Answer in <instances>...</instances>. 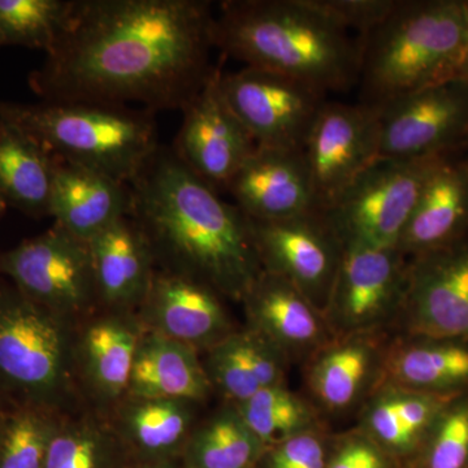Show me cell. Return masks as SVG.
Wrapping results in <instances>:
<instances>
[{
	"instance_id": "1",
	"label": "cell",
	"mask_w": 468,
	"mask_h": 468,
	"mask_svg": "<svg viewBox=\"0 0 468 468\" xmlns=\"http://www.w3.org/2000/svg\"><path fill=\"white\" fill-rule=\"evenodd\" d=\"M212 27L205 0H73L30 88L43 101L183 111L214 70Z\"/></svg>"
},
{
	"instance_id": "2",
	"label": "cell",
	"mask_w": 468,
	"mask_h": 468,
	"mask_svg": "<svg viewBox=\"0 0 468 468\" xmlns=\"http://www.w3.org/2000/svg\"><path fill=\"white\" fill-rule=\"evenodd\" d=\"M131 217L156 268L203 282L242 302L261 273L250 221L178 159L159 147L129 184Z\"/></svg>"
},
{
	"instance_id": "3",
	"label": "cell",
	"mask_w": 468,
	"mask_h": 468,
	"mask_svg": "<svg viewBox=\"0 0 468 468\" xmlns=\"http://www.w3.org/2000/svg\"><path fill=\"white\" fill-rule=\"evenodd\" d=\"M214 45L246 67L280 73L318 90L358 85L360 39L310 0H227L214 15Z\"/></svg>"
},
{
	"instance_id": "4",
	"label": "cell",
	"mask_w": 468,
	"mask_h": 468,
	"mask_svg": "<svg viewBox=\"0 0 468 468\" xmlns=\"http://www.w3.org/2000/svg\"><path fill=\"white\" fill-rule=\"evenodd\" d=\"M468 26L466 2L397 0L380 26L360 39L359 103L397 98L452 81Z\"/></svg>"
},
{
	"instance_id": "5",
	"label": "cell",
	"mask_w": 468,
	"mask_h": 468,
	"mask_svg": "<svg viewBox=\"0 0 468 468\" xmlns=\"http://www.w3.org/2000/svg\"><path fill=\"white\" fill-rule=\"evenodd\" d=\"M0 119L16 125L54 158L131 184L159 149L151 111L94 103L0 101Z\"/></svg>"
},
{
	"instance_id": "6",
	"label": "cell",
	"mask_w": 468,
	"mask_h": 468,
	"mask_svg": "<svg viewBox=\"0 0 468 468\" xmlns=\"http://www.w3.org/2000/svg\"><path fill=\"white\" fill-rule=\"evenodd\" d=\"M77 323L0 282V402L70 414L84 408L75 362Z\"/></svg>"
},
{
	"instance_id": "7",
	"label": "cell",
	"mask_w": 468,
	"mask_h": 468,
	"mask_svg": "<svg viewBox=\"0 0 468 468\" xmlns=\"http://www.w3.org/2000/svg\"><path fill=\"white\" fill-rule=\"evenodd\" d=\"M439 158L378 159L337 199L326 217L344 246L393 249Z\"/></svg>"
},
{
	"instance_id": "8",
	"label": "cell",
	"mask_w": 468,
	"mask_h": 468,
	"mask_svg": "<svg viewBox=\"0 0 468 468\" xmlns=\"http://www.w3.org/2000/svg\"><path fill=\"white\" fill-rule=\"evenodd\" d=\"M0 273L29 300L77 324L100 309L89 242L55 224L0 254Z\"/></svg>"
},
{
	"instance_id": "9",
	"label": "cell",
	"mask_w": 468,
	"mask_h": 468,
	"mask_svg": "<svg viewBox=\"0 0 468 468\" xmlns=\"http://www.w3.org/2000/svg\"><path fill=\"white\" fill-rule=\"evenodd\" d=\"M228 106L257 146L303 150L326 94L291 77L246 67L220 76Z\"/></svg>"
},
{
	"instance_id": "10",
	"label": "cell",
	"mask_w": 468,
	"mask_h": 468,
	"mask_svg": "<svg viewBox=\"0 0 468 468\" xmlns=\"http://www.w3.org/2000/svg\"><path fill=\"white\" fill-rule=\"evenodd\" d=\"M249 221L263 271L291 282L324 313L344 254V243L325 212Z\"/></svg>"
},
{
	"instance_id": "11",
	"label": "cell",
	"mask_w": 468,
	"mask_h": 468,
	"mask_svg": "<svg viewBox=\"0 0 468 468\" xmlns=\"http://www.w3.org/2000/svg\"><path fill=\"white\" fill-rule=\"evenodd\" d=\"M303 155L316 205L326 211L380 159L378 111L326 101L307 135Z\"/></svg>"
},
{
	"instance_id": "12",
	"label": "cell",
	"mask_w": 468,
	"mask_h": 468,
	"mask_svg": "<svg viewBox=\"0 0 468 468\" xmlns=\"http://www.w3.org/2000/svg\"><path fill=\"white\" fill-rule=\"evenodd\" d=\"M375 110L380 125V159L439 158L468 141L467 81L430 86Z\"/></svg>"
},
{
	"instance_id": "13",
	"label": "cell",
	"mask_w": 468,
	"mask_h": 468,
	"mask_svg": "<svg viewBox=\"0 0 468 468\" xmlns=\"http://www.w3.org/2000/svg\"><path fill=\"white\" fill-rule=\"evenodd\" d=\"M409 264L397 248L344 246L343 260L323 316L341 337L359 335L401 309Z\"/></svg>"
},
{
	"instance_id": "14",
	"label": "cell",
	"mask_w": 468,
	"mask_h": 468,
	"mask_svg": "<svg viewBox=\"0 0 468 468\" xmlns=\"http://www.w3.org/2000/svg\"><path fill=\"white\" fill-rule=\"evenodd\" d=\"M215 67L198 94L183 110L184 122L174 151L194 175L215 192L229 186L257 144L228 106Z\"/></svg>"
},
{
	"instance_id": "15",
	"label": "cell",
	"mask_w": 468,
	"mask_h": 468,
	"mask_svg": "<svg viewBox=\"0 0 468 468\" xmlns=\"http://www.w3.org/2000/svg\"><path fill=\"white\" fill-rule=\"evenodd\" d=\"M401 310L415 338L468 344V239L414 258Z\"/></svg>"
},
{
	"instance_id": "16",
	"label": "cell",
	"mask_w": 468,
	"mask_h": 468,
	"mask_svg": "<svg viewBox=\"0 0 468 468\" xmlns=\"http://www.w3.org/2000/svg\"><path fill=\"white\" fill-rule=\"evenodd\" d=\"M144 332L137 313L101 307L77 324L76 374L85 405L109 414L124 399Z\"/></svg>"
},
{
	"instance_id": "17",
	"label": "cell",
	"mask_w": 468,
	"mask_h": 468,
	"mask_svg": "<svg viewBox=\"0 0 468 468\" xmlns=\"http://www.w3.org/2000/svg\"><path fill=\"white\" fill-rule=\"evenodd\" d=\"M137 315L147 331L198 353H207L236 331L217 291L189 277L160 270Z\"/></svg>"
},
{
	"instance_id": "18",
	"label": "cell",
	"mask_w": 468,
	"mask_h": 468,
	"mask_svg": "<svg viewBox=\"0 0 468 468\" xmlns=\"http://www.w3.org/2000/svg\"><path fill=\"white\" fill-rule=\"evenodd\" d=\"M227 192L254 220H282L320 211L303 150L257 146Z\"/></svg>"
},
{
	"instance_id": "19",
	"label": "cell",
	"mask_w": 468,
	"mask_h": 468,
	"mask_svg": "<svg viewBox=\"0 0 468 468\" xmlns=\"http://www.w3.org/2000/svg\"><path fill=\"white\" fill-rule=\"evenodd\" d=\"M89 246L101 309L137 313L158 270L141 228L131 217L119 218Z\"/></svg>"
},
{
	"instance_id": "20",
	"label": "cell",
	"mask_w": 468,
	"mask_h": 468,
	"mask_svg": "<svg viewBox=\"0 0 468 468\" xmlns=\"http://www.w3.org/2000/svg\"><path fill=\"white\" fill-rule=\"evenodd\" d=\"M54 159L50 217L55 218V226L90 242L111 224L131 215L128 184L95 169Z\"/></svg>"
},
{
	"instance_id": "21",
	"label": "cell",
	"mask_w": 468,
	"mask_h": 468,
	"mask_svg": "<svg viewBox=\"0 0 468 468\" xmlns=\"http://www.w3.org/2000/svg\"><path fill=\"white\" fill-rule=\"evenodd\" d=\"M468 176L463 162L440 160L424 184L397 249L412 260L467 237Z\"/></svg>"
},
{
	"instance_id": "22",
	"label": "cell",
	"mask_w": 468,
	"mask_h": 468,
	"mask_svg": "<svg viewBox=\"0 0 468 468\" xmlns=\"http://www.w3.org/2000/svg\"><path fill=\"white\" fill-rule=\"evenodd\" d=\"M242 303L248 328L284 356L324 346V316L282 277L263 271Z\"/></svg>"
},
{
	"instance_id": "23",
	"label": "cell",
	"mask_w": 468,
	"mask_h": 468,
	"mask_svg": "<svg viewBox=\"0 0 468 468\" xmlns=\"http://www.w3.org/2000/svg\"><path fill=\"white\" fill-rule=\"evenodd\" d=\"M199 403L125 396L109 417L135 463L180 461L198 421Z\"/></svg>"
},
{
	"instance_id": "24",
	"label": "cell",
	"mask_w": 468,
	"mask_h": 468,
	"mask_svg": "<svg viewBox=\"0 0 468 468\" xmlns=\"http://www.w3.org/2000/svg\"><path fill=\"white\" fill-rule=\"evenodd\" d=\"M212 392L198 351L144 329L126 396L202 403Z\"/></svg>"
},
{
	"instance_id": "25",
	"label": "cell",
	"mask_w": 468,
	"mask_h": 468,
	"mask_svg": "<svg viewBox=\"0 0 468 468\" xmlns=\"http://www.w3.org/2000/svg\"><path fill=\"white\" fill-rule=\"evenodd\" d=\"M284 359L266 338L246 328L209 349L203 366L214 392L239 405L264 388L284 385Z\"/></svg>"
},
{
	"instance_id": "26",
	"label": "cell",
	"mask_w": 468,
	"mask_h": 468,
	"mask_svg": "<svg viewBox=\"0 0 468 468\" xmlns=\"http://www.w3.org/2000/svg\"><path fill=\"white\" fill-rule=\"evenodd\" d=\"M458 396L383 387L366 410L363 431L389 455L414 454L442 410Z\"/></svg>"
},
{
	"instance_id": "27",
	"label": "cell",
	"mask_w": 468,
	"mask_h": 468,
	"mask_svg": "<svg viewBox=\"0 0 468 468\" xmlns=\"http://www.w3.org/2000/svg\"><path fill=\"white\" fill-rule=\"evenodd\" d=\"M401 345L384 362L383 387L415 392H468V344L415 338Z\"/></svg>"
},
{
	"instance_id": "28",
	"label": "cell",
	"mask_w": 468,
	"mask_h": 468,
	"mask_svg": "<svg viewBox=\"0 0 468 468\" xmlns=\"http://www.w3.org/2000/svg\"><path fill=\"white\" fill-rule=\"evenodd\" d=\"M55 159L16 125L0 119V194L34 218L50 217Z\"/></svg>"
},
{
	"instance_id": "29",
	"label": "cell",
	"mask_w": 468,
	"mask_h": 468,
	"mask_svg": "<svg viewBox=\"0 0 468 468\" xmlns=\"http://www.w3.org/2000/svg\"><path fill=\"white\" fill-rule=\"evenodd\" d=\"M134 464L109 414L86 405L61 415L43 468H132Z\"/></svg>"
},
{
	"instance_id": "30",
	"label": "cell",
	"mask_w": 468,
	"mask_h": 468,
	"mask_svg": "<svg viewBox=\"0 0 468 468\" xmlns=\"http://www.w3.org/2000/svg\"><path fill=\"white\" fill-rule=\"evenodd\" d=\"M378 368L374 345L359 335L320 347L307 368L311 393L324 408L337 411L353 406Z\"/></svg>"
},
{
	"instance_id": "31",
	"label": "cell",
	"mask_w": 468,
	"mask_h": 468,
	"mask_svg": "<svg viewBox=\"0 0 468 468\" xmlns=\"http://www.w3.org/2000/svg\"><path fill=\"white\" fill-rule=\"evenodd\" d=\"M267 448L232 403L197 424L185 446L183 468H258Z\"/></svg>"
},
{
	"instance_id": "32",
	"label": "cell",
	"mask_w": 468,
	"mask_h": 468,
	"mask_svg": "<svg viewBox=\"0 0 468 468\" xmlns=\"http://www.w3.org/2000/svg\"><path fill=\"white\" fill-rule=\"evenodd\" d=\"M73 0H0V48L26 46L48 54L66 29Z\"/></svg>"
},
{
	"instance_id": "33",
	"label": "cell",
	"mask_w": 468,
	"mask_h": 468,
	"mask_svg": "<svg viewBox=\"0 0 468 468\" xmlns=\"http://www.w3.org/2000/svg\"><path fill=\"white\" fill-rule=\"evenodd\" d=\"M236 406L246 426L266 448L315 428V414L285 385L264 388Z\"/></svg>"
},
{
	"instance_id": "34",
	"label": "cell",
	"mask_w": 468,
	"mask_h": 468,
	"mask_svg": "<svg viewBox=\"0 0 468 468\" xmlns=\"http://www.w3.org/2000/svg\"><path fill=\"white\" fill-rule=\"evenodd\" d=\"M61 415L48 410H5L0 424V468H43Z\"/></svg>"
},
{
	"instance_id": "35",
	"label": "cell",
	"mask_w": 468,
	"mask_h": 468,
	"mask_svg": "<svg viewBox=\"0 0 468 468\" xmlns=\"http://www.w3.org/2000/svg\"><path fill=\"white\" fill-rule=\"evenodd\" d=\"M418 454L420 468H468V393L442 410Z\"/></svg>"
},
{
	"instance_id": "36",
	"label": "cell",
	"mask_w": 468,
	"mask_h": 468,
	"mask_svg": "<svg viewBox=\"0 0 468 468\" xmlns=\"http://www.w3.org/2000/svg\"><path fill=\"white\" fill-rule=\"evenodd\" d=\"M329 20L363 38L388 17L397 0H310Z\"/></svg>"
},
{
	"instance_id": "37",
	"label": "cell",
	"mask_w": 468,
	"mask_h": 468,
	"mask_svg": "<svg viewBox=\"0 0 468 468\" xmlns=\"http://www.w3.org/2000/svg\"><path fill=\"white\" fill-rule=\"evenodd\" d=\"M328 452L315 428L288 437L267 448L261 468H326Z\"/></svg>"
},
{
	"instance_id": "38",
	"label": "cell",
	"mask_w": 468,
	"mask_h": 468,
	"mask_svg": "<svg viewBox=\"0 0 468 468\" xmlns=\"http://www.w3.org/2000/svg\"><path fill=\"white\" fill-rule=\"evenodd\" d=\"M326 468H390L389 454L360 431L338 443L328 455Z\"/></svg>"
},
{
	"instance_id": "39",
	"label": "cell",
	"mask_w": 468,
	"mask_h": 468,
	"mask_svg": "<svg viewBox=\"0 0 468 468\" xmlns=\"http://www.w3.org/2000/svg\"><path fill=\"white\" fill-rule=\"evenodd\" d=\"M467 17H468V2H466ZM454 80L458 81L468 82V26L466 41H464L463 51H462L460 64H458L457 72H455Z\"/></svg>"
},
{
	"instance_id": "40",
	"label": "cell",
	"mask_w": 468,
	"mask_h": 468,
	"mask_svg": "<svg viewBox=\"0 0 468 468\" xmlns=\"http://www.w3.org/2000/svg\"><path fill=\"white\" fill-rule=\"evenodd\" d=\"M132 468H183L180 461L149 462V463H135Z\"/></svg>"
},
{
	"instance_id": "41",
	"label": "cell",
	"mask_w": 468,
	"mask_h": 468,
	"mask_svg": "<svg viewBox=\"0 0 468 468\" xmlns=\"http://www.w3.org/2000/svg\"><path fill=\"white\" fill-rule=\"evenodd\" d=\"M7 202L3 198L2 194H0V217H2L3 212H5V207H7Z\"/></svg>"
},
{
	"instance_id": "42",
	"label": "cell",
	"mask_w": 468,
	"mask_h": 468,
	"mask_svg": "<svg viewBox=\"0 0 468 468\" xmlns=\"http://www.w3.org/2000/svg\"><path fill=\"white\" fill-rule=\"evenodd\" d=\"M5 409L3 403L0 402V424H2L3 418H5Z\"/></svg>"
},
{
	"instance_id": "43",
	"label": "cell",
	"mask_w": 468,
	"mask_h": 468,
	"mask_svg": "<svg viewBox=\"0 0 468 468\" xmlns=\"http://www.w3.org/2000/svg\"><path fill=\"white\" fill-rule=\"evenodd\" d=\"M464 169H466L467 176H468V158L464 160L463 162Z\"/></svg>"
}]
</instances>
